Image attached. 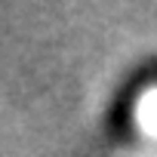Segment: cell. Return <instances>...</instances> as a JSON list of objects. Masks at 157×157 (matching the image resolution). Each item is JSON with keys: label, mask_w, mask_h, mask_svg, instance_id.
I'll list each match as a JSON object with an SVG mask.
<instances>
[{"label": "cell", "mask_w": 157, "mask_h": 157, "mask_svg": "<svg viewBox=\"0 0 157 157\" xmlns=\"http://www.w3.org/2000/svg\"><path fill=\"white\" fill-rule=\"evenodd\" d=\"M139 120H142V126H145L148 132H154V136H157V93H151V96H145V99H142Z\"/></svg>", "instance_id": "6da1fadb"}]
</instances>
